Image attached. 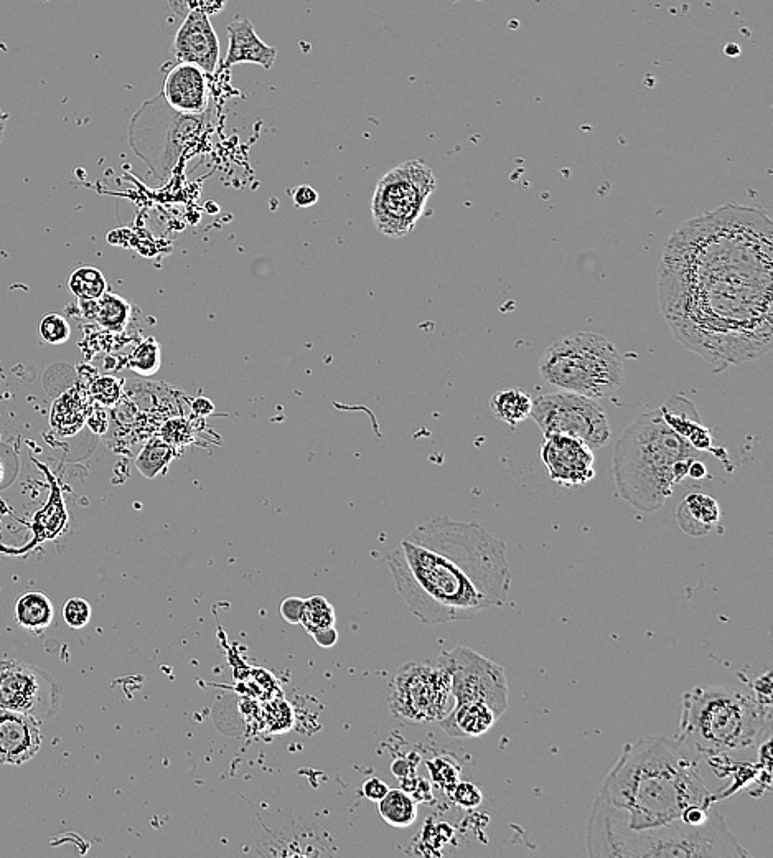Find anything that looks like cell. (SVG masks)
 Returning <instances> with one entry per match:
<instances>
[{"instance_id": "6da1fadb", "label": "cell", "mask_w": 773, "mask_h": 858, "mask_svg": "<svg viewBox=\"0 0 773 858\" xmlns=\"http://www.w3.org/2000/svg\"><path fill=\"white\" fill-rule=\"evenodd\" d=\"M661 314L714 372L760 359L773 344V222L726 203L671 233L656 269Z\"/></svg>"}, {"instance_id": "7a4b0ae2", "label": "cell", "mask_w": 773, "mask_h": 858, "mask_svg": "<svg viewBox=\"0 0 773 858\" xmlns=\"http://www.w3.org/2000/svg\"><path fill=\"white\" fill-rule=\"evenodd\" d=\"M386 563L399 596L424 624L470 621L510 596L506 543L475 522L437 515L411 530Z\"/></svg>"}, {"instance_id": "3957f363", "label": "cell", "mask_w": 773, "mask_h": 858, "mask_svg": "<svg viewBox=\"0 0 773 858\" xmlns=\"http://www.w3.org/2000/svg\"><path fill=\"white\" fill-rule=\"evenodd\" d=\"M694 755L678 738L668 736L625 743L599 797L617 807L632 829L676 821L691 806H713Z\"/></svg>"}, {"instance_id": "277c9868", "label": "cell", "mask_w": 773, "mask_h": 858, "mask_svg": "<svg viewBox=\"0 0 773 858\" xmlns=\"http://www.w3.org/2000/svg\"><path fill=\"white\" fill-rule=\"evenodd\" d=\"M586 854L591 858H745L749 852L739 844L719 812L708 822L686 824L681 819L668 824L632 829L622 812L595 797L586 832Z\"/></svg>"}, {"instance_id": "5b68a950", "label": "cell", "mask_w": 773, "mask_h": 858, "mask_svg": "<svg viewBox=\"0 0 773 858\" xmlns=\"http://www.w3.org/2000/svg\"><path fill=\"white\" fill-rule=\"evenodd\" d=\"M698 456V449L666 425L660 411L643 413L625 429L615 448L617 494L645 514L656 512L689 477Z\"/></svg>"}, {"instance_id": "8992f818", "label": "cell", "mask_w": 773, "mask_h": 858, "mask_svg": "<svg viewBox=\"0 0 773 858\" xmlns=\"http://www.w3.org/2000/svg\"><path fill=\"white\" fill-rule=\"evenodd\" d=\"M772 703L754 693L701 685L683 695L678 740L696 755L717 758L769 738Z\"/></svg>"}, {"instance_id": "52a82bcc", "label": "cell", "mask_w": 773, "mask_h": 858, "mask_svg": "<svg viewBox=\"0 0 773 858\" xmlns=\"http://www.w3.org/2000/svg\"><path fill=\"white\" fill-rule=\"evenodd\" d=\"M541 377L561 392L592 400L619 392L625 378L624 359L610 340L592 332H577L556 340L539 360Z\"/></svg>"}, {"instance_id": "ba28073f", "label": "cell", "mask_w": 773, "mask_h": 858, "mask_svg": "<svg viewBox=\"0 0 773 858\" xmlns=\"http://www.w3.org/2000/svg\"><path fill=\"white\" fill-rule=\"evenodd\" d=\"M203 119V114L179 113L164 96H157L132 118L129 128L132 149L157 177L164 179L182 152L200 136Z\"/></svg>"}, {"instance_id": "9c48e42d", "label": "cell", "mask_w": 773, "mask_h": 858, "mask_svg": "<svg viewBox=\"0 0 773 858\" xmlns=\"http://www.w3.org/2000/svg\"><path fill=\"white\" fill-rule=\"evenodd\" d=\"M436 189V177L419 159L389 170L376 185L371 200L376 228L389 238L409 235L424 215L427 200Z\"/></svg>"}, {"instance_id": "30bf717a", "label": "cell", "mask_w": 773, "mask_h": 858, "mask_svg": "<svg viewBox=\"0 0 773 858\" xmlns=\"http://www.w3.org/2000/svg\"><path fill=\"white\" fill-rule=\"evenodd\" d=\"M389 710L404 722H441L454 707L452 677L447 665L436 660H414L394 675L389 689Z\"/></svg>"}, {"instance_id": "8fae6325", "label": "cell", "mask_w": 773, "mask_h": 858, "mask_svg": "<svg viewBox=\"0 0 773 858\" xmlns=\"http://www.w3.org/2000/svg\"><path fill=\"white\" fill-rule=\"evenodd\" d=\"M544 436L561 434L602 449L610 443L609 420L604 408L587 396L559 392L541 395L533 400L531 416Z\"/></svg>"}, {"instance_id": "7c38bea8", "label": "cell", "mask_w": 773, "mask_h": 858, "mask_svg": "<svg viewBox=\"0 0 773 858\" xmlns=\"http://www.w3.org/2000/svg\"><path fill=\"white\" fill-rule=\"evenodd\" d=\"M439 659L452 677L454 705H485L502 718L510 707L508 679L502 665L465 646L442 652Z\"/></svg>"}, {"instance_id": "4fadbf2b", "label": "cell", "mask_w": 773, "mask_h": 858, "mask_svg": "<svg viewBox=\"0 0 773 858\" xmlns=\"http://www.w3.org/2000/svg\"><path fill=\"white\" fill-rule=\"evenodd\" d=\"M61 698L63 685L47 670L19 660L0 662V708L47 720L57 715Z\"/></svg>"}, {"instance_id": "5bb4252c", "label": "cell", "mask_w": 773, "mask_h": 858, "mask_svg": "<svg viewBox=\"0 0 773 858\" xmlns=\"http://www.w3.org/2000/svg\"><path fill=\"white\" fill-rule=\"evenodd\" d=\"M541 461L551 481L564 487L584 486L595 477L594 449L571 436H544Z\"/></svg>"}, {"instance_id": "9a60e30c", "label": "cell", "mask_w": 773, "mask_h": 858, "mask_svg": "<svg viewBox=\"0 0 773 858\" xmlns=\"http://www.w3.org/2000/svg\"><path fill=\"white\" fill-rule=\"evenodd\" d=\"M172 52L180 63H192L205 73H213L220 57V42L208 15L190 12L175 35Z\"/></svg>"}, {"instance_id": "2e32d148", "label": "cell", "mask_w": 773, "mask_h": 858, "mask_svg": "<svg viewBox=\"0 0 773 858\" xmlns=\"http://www.w3.org/2000/svg\"><path fill=\"white\" fill-rule=\"evenodd\" d=\"M42 748L40 720L29 713L0 708V764L29 763Z\"/></svg>"}, {"instance_id": "e0dca14e", "label": "cell", "mask_w": 773, "mask_h": 858, "mask_svg": "<svg viewBox=\"0 0 773 858\" xmlns=\"http://www.w3.org/2000/svg\"><path fill=\"white\" fill-rule=\"evenodd\" d=\"M162 96L179 113H205L208 106L205 71L192 63H179L165 76Z\"/></svg>"}, {"instance_id": "ac0fdd59", "label": "cell", "mask_w": 773, "mask_h": 858, "mask_svg": "<svg viewBox=\"0 0 773 858\" xmlns=\"http://www.w3.org/2000/svg\"><path fill=\"white\" fill-rule=\"evenodd\" d=\"M226 32L230 35V48L226 53L223 66L238 65V63H256L266 70H271L276 60V48L269 47L258 37L253 24L248 19L236 17Z\"/></svg>"}, {"instance_id": "d6986e66", "label": "cell", "mask_w": 773, "mask_h": 858, "mask_svg": "<svg viewBox=\"0 0 773 858\" xmlns=\"http://www.w3.org/2000/svg\"><path fill=\"white\" fill-rule=\"evenodd\" d=\"M666 425L698 451H713V438L703 425L693 401L684 396H671L658 408Z\"/></svg>"}, {"instance_id": "ffe728a7", "label": "cell", "mask_w": 773, "mask_h": 858, "mask_svg": "<svg viewBox=\"0 0 773 858\" xmlns=\"http://www.w3.org/2000/svg\"><path fill=\"white\" fill-rule=\"evenodd\" d=\"M676 522L689 537H704L721 522V507L706 494H689L676 510Z\"/></svg>"}, {"instance_id": "44dd1931", "label": "cell", "mask_w": 773, "mask_h": 858, "mask_svg": "<svg viewBox=\"0 0 773 858\" xmlns=\"http://www.w3.org/2000/svg\"><path fill=\"white\" fill-rule=\"evenodd\" d=\"M498 720L497 713L485 705H454L439 725L450 738H477L492 730Z\"/></svg>"}, {"instance_id": "7402d4cb", "label": "cell", "mask_w": 773, "mask_h": 858, "mask_svg": "<svg viewBox=\"0 0 773 858\" xmlns=\"http://www.w3.org/2000/svg\"><path fill=\"white\" fill-rule=\"evenodd\" d=\"M53 616L52 601L40 591L24 593L15 603V619L27 631H45L53 623Z\"/></svg>"}, {"instance_id": "603a6c76", "label": "cell", "mask_w": 773, "mask_h": 858, "mask_svg": "<svg viewBox=\"0 0 773 858\" xmlns=\"http://www.w3.org/2000/svg\"><path fill=\"white\" fill-rule=\"evenodd\" d=\"M531 408H533V398L518 388L493 393L490 398V410L495 418L506 425H520L528 420L531 416Z\"/></svg>"}, {"instance_id": "cb8c5ba5", "label": "cell", "mask_w": 773, "mask_h": 858, "mask_svg": "<svg viewBox=\"0 0 773 858\" xmlns=\"http://www.w3.org/2000/svg\"><path fill=\"white\" fill-rule=\"evenodd\" d=\"M378 811L386 824L394 829H408L417 819V802L404 789H389L380 802Z\"/></svg>"}, {"instance_id": "d4e9b609", "label": "cell", "mask_w": 773, "mask_h": 858, "mask_svg": "<svg viewBox=\"0 0 773 858\" xmlns=\"http://www.w3.org/2000/svg\"><path fill=\"white\" fill-rule=\"evenodd\" d=\"M91 304V312L86 316L98 322L104 329L119 332L126 329L127 322L131 319V306L126 299L116 294L106 293L99 297L98 301H88Z\"/></svg>"}, {"instance_id": "484cf974", "label": "cell", "mask_w": 773, "mask_h": 858, "mask_svg": "<svg viewBox=\"0 0 773 858\" xmlns=\"http://www.w3.org/2000/svg\"><path fill=\"white\" fill-rule=\"evenodd\" d=\"M85 420V403L80 395H76L75 392L66 393L60 400L55 401L50 423L60 433L66 436L75 434L76 431H80L81 426L85 425Z\"/></svg>"}, {"instance_id": "4316f807", "label": "cell", "mask_w": 773, "mask_h": 858, "mask_svg": "<svg viewBox=\"0 0 773 858\" xmlns=\"http://www.w3.org/2000/svg\"><path fill=\"white\" fill-rule=\"evenodd\" d=\"M68 286L80 301H98L99 297L108 293L104 274L93 266H83L73 271L68 279Z\"/></svg>"}, {"instance_id": "83f0119b", "label": "cell", "mask_w": 773, "mask_h": 858, "mask_svg": "<svg viewBox=\"0 0 773 858\" xmlns=\"http://www.w3.org/2000/svg\"><path fill=\"white\" fill-rule=\"evenodd\" d=\"M172 458H174L172 446H169L162 439H152L146 448L142 449L139 458L136 459V466L144 474V477L154 479L155 476H159L160 472L164 471L165 467L169 466Z\"/></svg>"}, {"instance_id": "f1b7e54d", "label": "cell", "mask_w": 773, "mask_h": 858, "mask_svg": "<svg viewBox=\"0 0 773 858\" xmlns=\"http://www.w3.org/2000/svg\"><path fill=\"white\" fill-rule=\"evenodd\" d=\"M300 624L310 636H314L315 632L335 626V609L324 596H310L305 599L304 614Z\"/></svg>"}, {"instance_id": "f546056e", "label": "cell", "mask_w": 773, "mask_h": 858, "mask_svg": "<svg viewBox=\"0 0 773 858\" xmlns=\"http://www.w3.org/2000/svg\"><path fill=\"white\" fill-rule=\"evenodd\" d=\"M160 347L155 339H146L132 352L129 357V367L144 377L154 375L160 368Z\"/></svg>"}, {"instance_id": "4dcf8cb0", "label": "cell", "mask_w": 773, "mask_h": 858, "mask_svg": "<svg viewBox=\"0 0 773 858\" xmlns=\"http://www.w3.org/2000/svg\"><path fill=\"white\" fill-rule=\"evenodd\" d=\"M38 334L47 344H65L70 339L71 327L60 314H47L38 324Z\"/></svg>"}, {"instance_id": "1f68e13d", "label": "cell", "mask_w": 773, "mask_h": 858, "mask_svg": "<svg viewBox=\"0 0 773 858\" xmlns=\"http://www.w3.org/2000/svg\"><path fill=\"white\" fill-rule=\"evenodd\" d=\"M63 619L71 629H83L91 619V606L86 599L71 598L63 604Z\"/></svg>"}, {"instance_id": "d6a6232c", "label": "cell", "mask_w": 773, "mask_h": 858, "mask_svg": "<svg viewBox=\"0 0 773 858\" xmlns=\"http://www.w3.org/2000/svg\"><path fill=\"white\" fill-rule=\"evenodd\" d=\"M121 392V382L113 377L99 378L93 385L94 400H98L101 405L111 406L118 403Z\"/></svg>"}, {"instance_id": "836d02e7", "label": "cell", "mask_w": 773, "mask_h": 858, "mask_svg": "<svg viewBox=\"0 0 773 858\" xmlns=\"http://www.w3.org/2000/svg\"><path fill=\"white\" fill-rule=\"evenodd\" d=\"M452 799H454L460 807H464V809H475V807L482 804L483 796L480 789H478L477 786H474V784L460 783L455 786Z\"/></svg>"}, {"instance_id": "e575fe53", "label": "cell", "mask_w": 773, "mask_h": 858, "mask_svg": "<svg viewBox=\"0 0 773 858\" xmlns=\"http://www.w3.org/2000/svg\"><path fill=\"white\" fill-rule=\"evenodd\" d=\"M305 599L297 598V596H289L282 601L279 606V614L282 619L289 624H300L302 614H304Z\"/></svg>"}, {"instance_id": "d590c367", "label": "cell", "mask_w": 773, "mask_h": 858, "mask_svg": "<svg viewBox=\"0 0 773 858\" xmlns=\"http://www.w3.org/2000/svg\"><path fill=\"white\" fill-rule=\"evenodd\" d=\"M389 786L380 778H370L363 784V796L371 802H380L388 794Z\"/></svg>"}, {"instance_id": "8d00e7d4", "label": "cell", "mask_w": 773, "mask_h": 858, "mask_svg": "<svg viewBox=\"0 0 773 858\" xmlns=\"http://www.w3.org/2000/svg\"><path fill=\"white\" fill-rule=\"evenodd\" d=\"M187 4L188 14L190 12H202V14H216L223 9L225 0H185Z\"/></svg>"}, {"instance_id": "74e56055", "label": "cell", "mask_w": 773, "mask_h": 858, "mask_svg": "<svg viewBox=\"0 0 773 858\" xmlns=\"http://www.w3.org/2000/svg\"><path fill=\"white\" fill-rule=\"evenodd\" d=\"M317 202H319V194L310 185H300L294 192V203L297 207H312Z\"/></svg>"}, {"instance_id": "f35d334b", "label": "cell", "mask_w": 773, "mask_h": 858, "mask_svg": "<svg viewBox=\"0 0 773 858\" xmlns=\"http://www.w3.org/2000/svg\"><path fill=\"white\" fill-rule=\"evenodd\" d=\"M315 642L319 644L320 647H333L337 644L338 641V632L335 629V626L328 627V629H324V631L315 632L314 636Z\"/></svg>"}, {"instance_id": "ab89813d", "label": "cell", "mask_w": 773, "mask_h": 858, "mask_svg": "<svg viewBox=\"0 0 773 858\" xmlns=\"http://www.w3.org/2000/svg\"><path fill=\"white\" fill-rule=\"evenodd\" d=\"M689 477H694V479H703V477H706V467H704L703 462L696 459L691 464V467H689Z\"/></svg>"}, {"instance_id": "60d3db41", "label": "cell", "mask_w": 773, "mask_h": 858, "mask_svg": "<svg viewBox=\"0 0 773 858\" xmlns=\"http://www.w3.org/2000/svg\"><path fill=\"white\" fill-rule=\"evenodd\" d=\"M9 123V114L5 113L4 109L0 108V144L4 141L5 128Z\"/></svg>"}]
</instances>
